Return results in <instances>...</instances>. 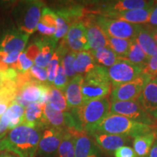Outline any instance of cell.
I'll return each mask as SVG.
<instances>
[{
  "instance_id": "6da1fadb",
  "label": "cell",
  "mask_w": 157,
  "mask_h": 157,
  "mask_svg": "<svg viewBox=\"0 0 157 157\" xmlns=\"http://www.w3.org/2000/svg\"><path fill=\"white\" fill-rule=\"evenodd\" d=\"M43 130L22 124L3 137L2 151L12 152L17 157H36Z\"/></svg>"
},
{
  "instance_id": "7a4b0ae2",
  "label": "cell",
  "mask_w": 157,
  "mask_h": 157,
  "mask_svg": "<svg viewBox=\"0 0 157 157\" xmlns=\"http://www.w3.org/2000/svg\"><path fill=\"white\" fill-rule=\"evenodd\" d=\"M109 96L84 103L71 111L75 121L76 130L90 135L95 127L109 114L111 110Z\"/></svg>"
},
{
  "instance_id": "3957f363",
  "label": "cell",
  "mask_w": 157,
  "mask_h": 157,
  "mask_svg": "<svg viewBox=\"0 0 157 157\" xmlns=\"http://www.w3.org/2000/svg\"><path fill=\"white\" fill-rule=\"evenodd\" d=\"M155 129L154 126L137 122L123 116L109 113L95 127L90 135L93 132H100L128 137H135L153 132Z\"/></svg>"
},
{
  "instance_id": "277c9868",
  "label": "cell",
  "mask_w": 157,
  "mask_h": 157,
  "mask_svg": "<svg viewBox=\"0 0 157 157\" xmlns=\"http://www.w3.org/2000/svg\"><path fill=\"white\" fill-rule=\"evenodd\" d=\"M111 90L107 68L97 65L93 71L84 76L82 86L84 103L108 97Z\"/></svg>"
},
{
  "instance_id": "5b68a950",
  "label": "cell",
  "mask_w": 157,
  "mask_h": 157,
  "mask_svg": "<svg viewBox=\"0 0 157 157\" xmlns=\"http://www.w3.org/2000/svg\"><path fill=\"white\" fill-rule=\"evenodd\" d=\"M43 6L44 4L40 1H27L20 4L16 10V21L20 31L30 36L36 30Z\"/></svg>"
},
{
  "instance_id": "8992f818",
  "label": "cell",
  "mask_w": 157,
  "mask_h": 157,
  "mask_svg": "<svg viewBox=\"0 0 157 157\" xmlns=\"http://www.w3.org/2000/svg\"><path fill=\"white\" fill-rule=\"evenodd\" d=\"M93 17L106 36L111 38L134 39L141 26V25L132 24L100 15Z\"/></svg>"
},
{
  "instance_id": "52a82bcc",
  "label": "cell",
  "mask_w": 157,
  "mask_h": 157,
  "mask_svg": "<svg viewBox=\"0 0 157 157\" xmlns=\"http://www.w3.org/2000/svg\"><path fill=\"white\" fill-rule=\"evenodd\" d=\"M110 113L123 116L133 121L154 126L156 121L146 112L137 100L117 101L111 103Z\"/></svg>"
},
{
  "instance_id": "ba28073f",
  "label": "cell",
  "mask_w": 157,
  "mask_h": 157,
  "mask_svg": "<svg viewBox=\"0 0 157 157\" xmlns=\"http://www.w3.org/2000/svg\"><path fill=\"white\" fill-rule=\"evenodd\" d=\"M151 79V78L142 73L132 81L113 87L110 94V101L113 103L137 100L143 88Z\"/></svg>"
},
{
  "instance_id": "9c48e42d",
  "label": "cell",
  "mask_w": 157,
  "mask_h": 157,
  "mask_svg": "<svg viewBox=\"0 0 157 157\" xmlns=\"http://www.w3.org/2000/svg\"><path fill=\"white\" fill-rule=\"evenodd\" d=\"M143 70L140 66L119 58L111 67L108 68L112 88L132 81L143 73Z\"/></svg>"
},
{
  "instance_id": "30bf717a",
  "label": "cell",
  "mask_w": 157,
  "mask_h": 157,
  "mask_svg": "<svg viewBox=\"0 0 157 157\" xmlns=\"http://www.w3.org/2000/svg\"><path fill=\"white\" fill-rule=\"evenodd\" d=\"M66 130L48 127L42 131L37 155L39 157H56Z\"/></svg>"
},
{
  "instance_id": "8fae6325",
  "label": "cell",
  "mask_w": 157,
  "mask_h": 157,
  "mask_svg": "<svg viewBox=\"0 0 157 157\" xmlns=\"http://www.w3.org/2000/svg\"><path fill=\"white\" fill-rule=\"evenodd\" d=\"M63 40L71 51L79 52L90 50L87 29L82 21L74 23L71 25Z\"/></svg>"
},
{
  "instance_id": "7c38bea8",
  "label": "cell",
  "mask_w": 157,
  "mask_h": 157,
  "mask_svg": "<svg viewBox=\"0 0 157 157\" xmlns=\"http://www.w3.org/2000/svg\"><path fill=\"white\" fill-rule=\"evenodd\" d=\"M43 111L48 127H53L63 130L75 129V121L71 113L56 111L49 103L44 105Z\"/></svg>"
},
{
  "instance_id": "4fadbf2b",
  "label": "cell",
  "mask_w": 157,
  "mask_h": 157,
  "mask_svg": "<svg viewBox=\"0 0 157 157\" xmlns=\"http://www.w3.org/2000/svg\"><path fill=\"white\" fill-rule=\"evenodd\" d=\"M99 149L107 154L114 153L120 147L124 146L130 140V137L109 133L95 132L90 135Z\"/></svg>"
},
{
  "instance_id": "5bb4252c",
  "label": "cell",
  "mask_w": 157,
  "mask_h": 157,
  "mask_svg": "<svg viewBox=\"0 0 157 157\" xmlns=\"http://www.w3.org/2000/svg\"><path fill=\"white\" fill-rule=\"evenodd\" d=\"M29 35L19 30H11L6 32L0 40V51L5 52H23L28 42Z\"/></svg>"
},
{
  "instance_id": "9a60e30c",
  "label": "cell",
  "mask_w": 157,
  "mask_h": 157,
  "mask_svg": "<svg viewBox=\"0 0 157 157\" xmlns=\"http://www.w3.org/2000/svg\"><path fill=\"white\" fill-rule=\"evenodd\" d=\"M153 7V6H152ZM152 7L149 8L137 9L133 10L122 12H110L100 15L109 18L119 20L124 22L136 25H144L148 23L149 17L152 10Z\"/></svg>"
},
{
  "instance_id": "2e32d148",
  "label": "cell",
  "mask_w": 157,
  "mask_h": 157,
  "mask_svg": "<svg viewBox=\"0 0 157 157\" xmlns=\"http://www.w3.org/2000/svg\"><path fill=\"white\" fill-rule=\"evenodd\" d=\"M137 101L155 121H157V78H153L143 88Z\"/></svg>"
},
{
  "instance_id": "e0dca14e",
  "label": "cell",
  "mask_w": 157,
  "mask_h": 157,
  "mask_svg": "<svg viewBox=\"0 0 157 157\" xmlns=\"http://www.w3.org/2000/svg\"><path fill=\"white\" fill-rule=\"evenodd\" d=\"M74 157H101L99 148L87 133L76 130Z\"/></svg>"
},
{
  "instance_id": "ac0fdd59",
  "label": "cell",
  "mask_w": 157,
  "mask_h": 157,
  "mask_svg": "<svg viewBox=\"0 0 157 157\" xmlns=\"http://www.w3.org/2000/svg\"><path fill=\"white\" fill-rule=\"evenodd\" d=\"M37 47V55L34 60V65L39 67H48L56 51L57 42L52 37L43 36L34 42Z\"/></svg>"
},
{
  "instance_id": "d6986e66",
  "label": "cell",
  "mask_w": 157,
  "mask_h": 157,
  "mask_svg": "<svg viewBox=\"0 0 157 157\" xmlns=\"http://www.w3.org/2000/svg\"><path fill=\"white\" fill-rule=\"evenodd\" d=\"M154 1L147 0H117L103 4L101 7V14L110 12H122L133 10L137 9H145L151 7L154 5Z\"/></svg>"
},
{
  "instance_id": "ffe728a7",
  "label": "cell",
  "mask_w": 157,
  "mask_h": 157,
  "mask_svg": "<svg viewBox=\"0 0 157 157\" xmlns=\"http://www.w3.org/2000/svg\"><path fill=\"white\" fill-rule=\"evenodd\" d=\"M83 23L87 29L90 50H97L98 49L108 48V36L95 23L94 17H91Z\"/></svg>"
},
{
  "instance_id": "44dd1931",
  "label": "cell",
  "mask_w": 157,
  "mask_h": 157,
  "mask_svg": "<svg viewBox=\"0 0 157 157\" xmlns=\"http://www.w3.org/2000/svg\"><path fill=\"white\" fill-rule=\"evenodd\" d=\"M84 76L77 74L75 77L71 79L63 93L66 97L68 109L73 110L80 107L84 104L82 93V86L83 83Z\"/></svg>"
},
{
  "instance_id": "7402d4cb",
  "label": "cell",
  "mask_w": 157,
  "mask_h": 157,
  "mask_svg": "<svg viewBox=\"0 0 157 157\" xmlns=\"http://www.w3.org/2000/svg\"><path fill=\"white\" fill-rule=\"evenodd\" d=\"M44 105L39 103H29L25 109L23 124L42 129L48 128L44 116Z\"/></svg>"
},
{
  "instance_id": "603a6c76",
  "label": "cell",
  "mask_w": 157,
  "mask_h": 157,
  "mask_svg": "<svg viewBox=\"0 0 157 157\" xmlns=\"http://www.w3.org/2000/svg\"><path fill=\"white\" fill-rule=\"evenodd\" d=\"M56 13L49 7H44L36 30L44 36L52 37L56 32Z\"/></svg>"
},
{
  "instance_id": "cb8c5ba5",
  "label": "cell",
  "mask_w": 157,
  "mask_h": 157,
  "mask_svg": "<svg viewBox=\"0 0 157 157\" xmlns=\"http://www.w3.org/2000/svg\"><path fill=\"white\" fill-rule=\"evenodd\" d=\"M135 40L148 58L157 53V44L155 42L149 26L141 25Z\"/></svg>"
},
{
  "instance_id": "d4e9b609",
  "label": "cell",
  "mask_w": 157,
  "mask_h": 157,
  "mask_svg": "<svg viewBox=\"0 0 157 157\" xmlns=\"http://www.w3.org/2000/svg\"><path fill=\"white\" fill-rule=\"evenodd\" d=\"M157 139L156 129L147 134L135 137L133 140V149L138 157H146Z\"/></svg>"
},
{
  "instance_id": "484cf974",
  "label": "cell",
  "mask_w": 157,
  "mask_h": 157,
  "mask_svg": "<svg viewBox=\"0 0 157 157\" xmlns=\"http://www.w3.org/2000/svg\"><path fill=\"white\" fill-rule=\"evenodd\" d=\"M97 63L90 51H83L76 53L74 68L76 74L84 76L96 67Z\"/></svg>"
},
{
  "instance_id": "4316f807",
  "label": "cell",
  "mask_w": 157,
  "mask_h": 157,
  "mask_svg": "<svg viewBox=\"0 0 157 157\" xmlns=\"http://www.w3.org/2000/svg\"><path fill=\"white\" fill-rule=\"evenodd\" d=\"M76 129H70L65 131L59 146L57 157H74L75 156Z\"/></svg>"
},
{
  "instance_id": "83f0119b",
  "label": "cell",
  "mask_w": 157,
  "mask_h": 157,
  "mask_svg": "<svg viewBox=\"0 0 157 157\" xmlns=\"http://www.w3.org/2000/svg\"><path fill=\"white\" fill-rule=\"evenodd\" d=\"M95 61L98 66L109 68L117 61L119 57L109 48L98 49L97 50H90Z\"/></svg>"
},
{
  "instance_id": "f1b7e54d",
  "label": "cell",
  "mask_w": 157,
  "mask_h": 157,
  "mask_svg": "<svg viewBox=\"0 0 157 157\" xmlns=\"http://www.w3.org/2000/svg\"><path fill=\"white\" fill-rule=\"evenodd\" d=\"M121 58L128 60L129 62L144 68L149 58L143 52V50L134 39H132V43H131V45L126 56Z\"/></svg>"
},
{
  "instance_id": "f546056e",
  "label": "cell",
  "mask_w": 157,
  "mask_h": 157,
  "mask_svg": "<svg viewBox=\"0 0 157 157\" xmlns=\"http://www.w3.org/2000/svg\"><path fill=\"white\" fill-rule=\"evenodd\" d=\"M25 109L15 101L6 111L5 114L9 119V131L22 124L24 120Z\"/></svg>"
},
{
  "instance_id": "4dcf8cb0",
  "label": "cell",
  "mask_w": 157,
  "mask_h": 157,
  "mask_svg": "<svg viewBox=\"0 0 157 157\" xmlns=\"http://www.w3.org/2000/svg\"><path fill=\"white\" fill-rule=\"evenodd\" d=\"M48 103L55 110L60 112H67L68 110H69L63 91L53 87L50 89Z\"/></svg>"
},
{
  "instance_id": "1f68e13d",
  "label": "cell",
  "mask_w": 157,
  "mask_h": 157,
  "mask_svg": "<svg viewBox=\"0 0 157 157\" xmlns=\"http://www.w3.org/2000/svg\"><path fill=\"white\" fill-rule=\"evenodd\" d=\"M132 39H124L108 37V48L119 58H124L128 52Z\"/></svg>"
},
{
  "instance_id": "d6a6232c",
  "label": "cell",
  "mask_w": 157,
  "mask_h": 157,
  "mask_svg": "<svg viewBox=\"0 0 157 157\" xmlns=\"http://www.w3.org/2000/svg\"><path fill=\"white\" fill-rule=\"evenodd\" d=\"M56 13V32L53 36L52 37V39L58 42L60 39H63L66 36V34L68 33V29L70 26L72 25L71 22L67 17L61 11L58 10L55 11Z\"/></svg>"
},
{
  "instance_id": "836d02e7",
  "label": "cell",
  "mask_w": 157,
  "mask_h": 157,
  "mask_svg": "<svg viewBox=\"0 0 157 157\" xmlns=\"http://www.w3.org/2000/svg\"><path fill=\"white\" fill-rule=\"evenodd\" d=\"M34 66V61L27 57L25 51L20 52L17 61L11 66L19 74H24L28 73L31 68Z\"/></svg>"
},
{
  "instance_id": "e575fe53",
  "label": "cell",
  "mask_w": 157,
  "mask_h": 157,
  "mask_svg": "<svg viewBox=\"0 0 157 157\" xmlns=\"http://www.w3.org/2000/svg\"><path fill=\"white\" fill-rule=\"evenodd\" d=\"M60 60H61V55L60 52L57 50V48L55 51L53 56L51 59L50 63L48 64L47 67V71H48V84L52 85L53 83L55 78H56L57 71H58V67L60 66Z\"/></svg>"
},
{
  "instance_id": "d590c367",
  "label": "cell",
  "mask_w": 157,
  "mask_h": 157,
  "mask_svg": "<svg viewBox=\"0 0 157 157\" xmlns=\"http://www.w3.org/2000/svg\"><path fill=\"white\" fill-rule=\"evenodd\" d=\"M68 82H69V80H68L67 76L65 73L63 67L61 63H60L58 71H57L56 78H55L53 83H52V87L56 88V89L64 91V90L67 87Z\"/></svg>"
},
{
  "instance_id": "8d00e7d4",
  "label": "cell",
  "mask_w": 157,
  "mask_h": 157,
  "mask_svg": "<svg viewBox=\"0 0 157 157\" xmlns=\"http://www.w3.org/2000/svg\"><path fill=\"white\" fill-rule=\"evenodd\" d=\"M29 74L33 79L41 83L48 84V71L47 68L39 67L38 66L34 65L31 69L29 71Z\"/></svg>"
},
{
  "instance_id": "74e56055",
  "label": "cell",
  "mask_w": 157,
  "mask_h": 157,
  "mask_svg": "<svg viewBox=\"0 0 157 157\" xmlns=\"http://www.w3.org/2000/svg\"><path fill=\"white\" fill-rule=\"evenodd\" d=\"M143 74L150 78H157V53L148 58V62L143 70Z\"/></svg>"
},
{
  "instance_id": "f35d334b",
  "label": "cell",
  "mask_w": 157,
  "mask_h": 157,
  "mask_svg": "<svg viewBox=\"0 0 157 157\" xmlns=\"http://www.w3.org/2000/svg\"><path fill=\"white\" fill-rule=\"evenodd\" d=\"M113 156L114 157H137L134 149L127 146L120 147L116 150Z\"/></svg>"
},
{
  "instance_id": "ab89813d",
  "label": "cell",
  "mask_w": 157,
  "mask_h": 157,
  "mask_svg": "<svg viewBox=\"0 0 157 157\" xmlns=\"http://www.w3.org/2000/svg\"><path fill=\"white\" fill-rule=\"evenodd\" d=\"M147 157H157V139L151 148L150 152Z\"/></svg>"
},
{
  "instance_id": "60d3db41",
  "label": "cell",
  "mask_w": 157,
  "mask_h": 157,
  "mask_svg": "<svg viewBox=\"0 0 157 157\" xmlns=\"http://www.w3.org/2000/svg\"><path fill=\"white\" fill-rule=\"evenodd\" d=\"M0 157H17L14 154H11L9 151H1L0 152Z\"/></svg>"
},
{
  "instance_id": "b9f144b4",
  "label": "cell",
  "mask_w": 157,
  "mask_h": 157,
  "mask_svg": "<svg viewBox=\"0 0 157 157\" xmlns=\"http://www.w3.org/2000/svg\"><path fill=\"white\" fill-rule=\"evenodd\" d=\"M149 28L151 29V34L153 36V38H154L155 42L157 44V27H155V28H151L149 26Z\"/></svg>"
},
{
  "instance_id": "7bdbcfd3",
  "label": "cell",
  "mask_w": 157,
  "mask_h": 157,
  "mask_svg": "<svg viewBox=\"0 0 157 157\" xmlns=\"http://www.w3.org/2000/svg\"><path fill=\"white\" fill-rule=\"evenodd\" d=\"M5 81H4L2 77L1 74H0V86L2 85V84H3L4 83H5Z\"/></svg>"
},
{
  "instance_id": "ee69618b",
  "label": "cell",
  "mask_w": 157,
  "mask_h": 157,
  "mask_svg": "<svg viewBox=\"0 0 157 157\" xmlns=\"http://www.w3.org/2000/svg\"><path fill=\"white\" fill-rule=\"evenodd\" d=\"M2 138L3 137H0V152H1L2 151Z\"/></svg>"
},
{
  "instance_id": "f6af8a7d",
  "label": "cell",
  "mask_w": 157,
  "mask_h": 157,
  "mask_svg": "<svg viewBox=\"0 0 157 157\" xmlns=\"http://www.w3.org/2000/svg\"><path fill=\"white\" fill-rule=\"evenodd\" d=\"M156 137H157V129H156Z\"/></svg>"
},
{
  "instance_id": "bcb514c9",
  "label": "cell",
  "mask_w": 157,
  "mask_h": 157,
  "mask_svg": "<svg viewBox=\"0 0 157 157\" xmlns=\"http://www.w3.org/2000/svg\"><path fill=\"white\" fill-rule=\"evenodd\" d=\"M156 126H157V121H156Z\"/></svg>"
}]
</instances>
